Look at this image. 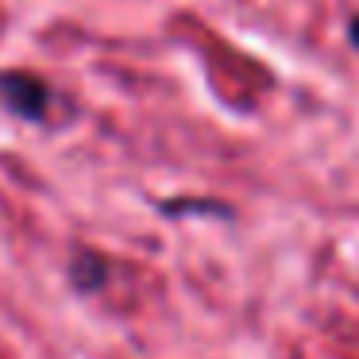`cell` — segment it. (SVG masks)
<instances>
[{
  "label": "cell",
  "mask_w": 359,
  "mask_h": 359,
  "mask_svg": "<svg viewBox=\"0 0 359 359\" xmlns=\"http://www.w3.org/2000/svg\"><path fill=\"white\" fill-rule=\"evenodd\" d=\"M0 104L20 120H47L50 86L27 70H0Z\"/></svg>",
  "instance_id": "cell-1"
},
{
  "label": "cell",
  "mask_w": 359,
  "mask_h": 359,
  "mask_svg": "<svg viewBox=\"0 0 359 359\" xmlns=\"http://www.w3.org/2000/svg\"><path fill=\"white\" fill-rule=\"evenodd\" d=\"M70 282L81 294L101 290L104 282H109V263H104V255H97V251H78V255L70 259Z\"/></svg>",
  "instance_id": "cell-2"
},
{
  "label": "cell",
  "mask_w": 359,
  "mask_h": 359,
  "mask_svg": "<svg viewBox=\"0 0 359 359\" xmlns=\"http://www.w3.org/2000/svg\"><path fill=\"white\" fill-rule=\"evenodd\" d=\"M348 39L355 43V47H359V16H355V20H351V24H348Z\"/></svg>",
  "instance_id": "cell-3"
}]
</instances>
